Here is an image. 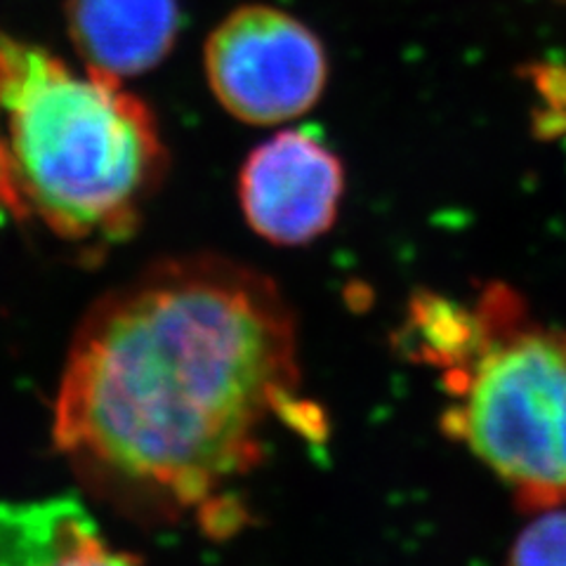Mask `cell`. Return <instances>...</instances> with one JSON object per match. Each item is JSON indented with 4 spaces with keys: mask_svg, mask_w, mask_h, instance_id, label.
Here are the masks:
<instances>
[{
    "mask_svg": "<svg viewBox=\"0 0 566 566\" xmlns=\"http://www.w3.org/2000/svg\"><path fill=\"white\" fill-rule=\"evenodd\" d=\"M297 380L295 316L274 281L218 255L172 258L85 314L55 444L102 499L172 520L258 463Z\"/></svg>",
    "mask_w": 566,
    "mask_h": 566,
    "instance_id": "1",
    "label": "cell"
},
{
    "mask_svg": "<svg viewBox=\"0 0 566 566\" xmlns=\"http://www.w3.org/2000/svg\"><path fill=\"white\" fill-rule=\"evenodd\" d=\"M507 566H566V510L531 522L512 545Z\"/></svg>",
    "mask_w": 566,
    "mask_h": 566,
    "instance_id": "7",
    "label": "cell"
},
{
    "mask_svg": "<svg viewBox=\"0 0 566 566\" xmlns=\"http://www.w3.org/2000/svg\"><path fill=\"white\" fill-rule=\"evenodd\" d=\"M50 566H137V562L130 555L112 551L93 526L71 543Z\"/></svg>",
    "mask_w": 566,
    "mask_h": 566,
    "instance_id": "8",
    "label": "cell"
},
{
    "mask_svg": "<svg viewBox=\"0 0 566 566\" xmlns=\"http://www.w3.org/2000/svg\"><path fill=\"white\" fill-rule=\"evenodd\" d=\"M345 170L322 137L281 130L245 158L239 199L245 222L274 245H305L338 218Z\"/></svg>",
    "mask_w": 566,
    "mask_h": 566,
    "instance_id": "5",
    "label": "cell"
},
{
    "mask_svg": "<svg viewBox=\"0 0 566 566\" xmlns=\"http://www.w3.org/2000/svg\"><path fill=\"white\" fill-rule=\"evenodd\" d=\"M449 378L453 434L524 505H566V335L482 324L480 347Z\"/></svg>",
    "mask_w": 566,
    "mask_h": 566,
    "instance_id": "3",
    "label": "cell"
},
{
    "mask_svg": "<svg viewBox=\"0 0 566 566\" xmlns=\"http://www.w3.org/2000/svg\"><path fill=\"white\" fill-rule=\"evenodd\" d=\"M168 151L126 85L0 33V203L64 239H120L161 187Z\"/></svg>",
    "mask_w": 566,
    "mask_h": 566,
    "instance_id": "2",
    "label": "cell"
},
{
    "mask_svg": "<svg viewBox=\"0 0 566 566\" xmlns=\"http://www.w3.org/2000/svg\"><path fill=\"white\" fill-rule=\"evenodd\" d=\"M206 78L222 109L251 126H276L310 112L328 78L326 50L297 17L241 6L210 31Z\"/></svg>",
    "mask_w": 566,
    "mask_h": 566,
    "instance_id": "4",
    "label": "cell"
},
{
    "mask_svg": "<svg viewBox=\"0 0 566 566\" xmlns=\"http://www.w3.org/2000/svg\"><path fill=\"white\" fill-rule=\"evenodd\" d=\"M64 17L81 66L118 83L161 64L180 29L177 0H66Z\"/></svg>",
    "mask_w": 566,
    "mask_h": 566,
    "instance_id": "6",
    "label": "cell"
}]
</instances>
